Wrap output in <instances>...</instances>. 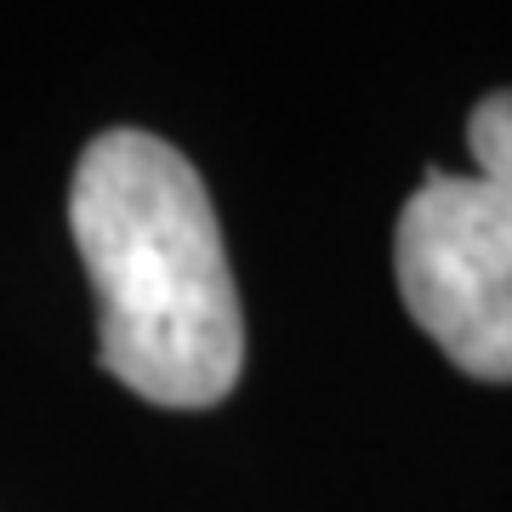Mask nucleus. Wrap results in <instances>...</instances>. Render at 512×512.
<instances>
[{"label": "nucleus", "mask_w": 512, "mask_h": 512, "mask_svg": "<svg viewBox=\"0 0 512 512\" xmlns=\"http://www.w3.org/2000/svg\"><path fill=\"white\" fill-rule=\"evenodd\" d=\"M69 234L97 291V359L165 410H205L245 370L234 268L194 160L154 131H103L69 183Z\"/></svg>", "instance_id": "f257e3e1"}, {"label": "nucleus", "mask_w": 512, "mask_h": 512, "mask_svg": "<svg viewBox=\"0 0 512 512\" xmlns=\"http://www.w3.org/2000/svg\"><path fill=\"white\" fill-rule=\"evenodd\" d=\"M473 171H427L393 234L399 296L444 359L478 382H512V92L467 120Z\"/></svg>", "instance_id": "f03ea898"}]
</instances>
